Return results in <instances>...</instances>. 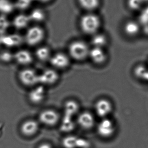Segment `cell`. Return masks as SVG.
<instances>
[{"mask_svg":"<svg viewBox=\"0 0 148 148\" xmlns=\"http://www.w3.org/2000/svg\"><path fill=\"white\" fill-rule=\"evenodd\" d=\"M101 25L100 17L93 12H88L80 18V27L83 32L86 34L94 35L96 34Z\"/></svg>","mask_w":148,"mask_h":148,"instance_id":"6da1fadb","label":"cell"},{"mask_svg":"<svg viewBox=\"0 0 148 148\" xmlns=\"http://www.w3.org/2000/svg\"><path fill=\"white\" fill-rule=\"evenodd\" d=\"M90 50L88 45L82 40L72 42L68 49L70 56L77 61H82L88 57Z\"/></svg>","mask_w":148,"mask_h":148,"instance_id":"7a4b0ae2","label":"cell"},{"mask_svg":"<svg viewBox=\"0 0 148 148\" xmlns=\"http://www.w3.org/2000/svg\"><path fill=\"white\" fill-rule=\"evenodd\" d=\"M45 36L44 29L40 26H32L29 28L25 36V40L30 46H34L42 42Z\"/></svg>","mask_w":148,"mask_h":148,"instance_id":"3957f363","label":"cell"},{"mask_svg":"<svg viewBox=\"0 0 148 148\" xmlns=\"http://www.w3.org/2000/svg\"><path fill=\"white\" fill-rule=\"evenodd\" d=\"M97 131L100 136L104 138H109L114 134L115 125L113 121L107 118H103L99 123Z\"/></svg>","mask_w":148,"mask_h":148,"instance_id":"277c9868","label":"cell"},{"mask_svg":"<svg viewBox=\"0 0 148 148\" xmlns=\"http://www.w3.org/2000/svg\"><path fill=\"white\" fill-rule=\"evenodd\" d=\"M20 82L26 86H33L38 84V74L32 69H24L19 74Z\"/></svg>","mask_w":148,"mask_h":148,"instance_id":"5b68a950","label":"cell"},{"mask_svg":"<svg viewBox=\"0 0 148 148\" xmlns=\"http://www.w3.org/2000/svg\"><path fill=\"white\" fill-rule=\"evenodd\" d=\"M59 119L60 117L58 113L52 109L44 110L39 115L40 121L46 126L55 125L58 123Z\"/></svg>","mask_w":148,"mask_h":148,"instance_id":"8992f818","label":"cell"},{"mask_svg":"<svg viewBox=\"0 0 148 148\" xmlns=\"http://www.w3.org/2000/svg\"><path fill=\"white\" fill-rule=\"evenodd\" d=\"M97 114L102 118H107L112 112L113 105L111 102L106 99H101L97 101L95 105Z\"/></svg>","mask_w":148,"mask_h":148,"instance_id":"52a82bcc","label":"cell"},{"mask_svg":"<svg viewBox=\"0 0 148 148\" xmlns=\"http://www.w3.org/2000/svg\"><path fill=\"white\" fill-rule=\"evenodd\" d=\"M59 79V75L56 70L47 69L38 74V84L42 86L52 85L55 84Z\"/></svg>","mask_w":148,"mask_h":148,"instance_id":"ba28073f","label":"cell"},{"mask_svg":"<svg viewBox=\"0 0 148 148\" xmlns=\"http://www.w3.org/2000/svg\"><path fill=\"white\" fill-rule=\"evenodd\" d=\"M23 38L22 36L17 34L0 36V45L11 48L17 47L22 44Z\"/></svg>","mask_w":148,"mask_h":148,"instance_id":"9c48e42d","label":"cell"},{"mask_svg":"<svg viewBox=\"0 0 148 148\" xmlns=\"http://www.w3.org/2000/svg\"><path fill=\"white\" fill-rule=\"evenodd\" d=\"M50 63L55 68L62 69L68 67L70 63V60L66 54L58 53L54 54L50 58Z\"/></svg>","mask_w":148,"mask_h":148,"instance_id":"30bf717a","label":"cell"},{"mask_svg":"<svg viewBox=\"0 0 148 148\" xmlns=\"http://www.w3.org/2000/svg\"><path fill=\"white\" fill-rule=\"evenodd\" d=\"M95 119L92 113L88 112H84L80 113L77 118V123L84 130H90L94 126Z\"/></svg>","mask_w":148,"mask_h":148,"instance_id":"8fae6325","label":"cell"},{"mask_svg":"<svg viewBox=\"0 0 148 148\" xmlns=\"http://www.w3.org/2000/svg\"><path fill=\"white\" fill-rule=\"evenodd\" d=\"M46 97V90L42 85L32 89L28 94V99L34 104L40 103L44 100Z\"/></svg>","mask_w":148,"mask_h":148,"instance_id":"7c38bea8","label":"cell"},{"mask_svg":"<svg viewBox=\"0 0 148 148\" xmlns=\"http://www.w3.org/2000/svg\"><path fill=\"white\" fill-rule=\"evenodd\" d=\"M39 127V124L36 121L27 120L22 123L21 132L25 136H33L38 132Z\"/></svg>","mask_w":148,"mask_h":148,"instance_id":"4fadbf2b","label":"cell"},{"mask_svg":"<svg viewBox=\"0 0 148 148\" xmlns=\"http://www.w3.org/2000/svg\"><path fill=\"white\" fill-rule=\"evenodd\" d=\"M88 143L82 138L75 136H68L64 138L62 144L65 148H83L86 147Z\"/></svg>","mask_w":148,"mask_h":148,"instance_id":"5bb4252c","label":"cell"},{"mask_svg":"<svg viewBox=\"0 0 148 148\" xmlns=\"http://www.w3.org/2000/svg\"><path fill=\"white\" fill-rule=\"evenodd\" d=\"M88 57L95 64L98 65L104 64L107 60V55L104 49L93 47L90 50Z\"/></svg>","mask_w":148,"mask_h":148,"instance_id":"9a60e30c","label":"cell"},{"mask_svg":"<svg viewBox=\"0 0 148 148\" xmlns=\"http://www.w3.org/2000/svg\"><path fill=\"white\" fill-rule=\"evenodd\" d=\"M140 31V25L138 22L130 20L125 23L124 32L128 36L134 38L138 36Z\"/></svg>","mask_w":148,"mask_h":148,"instance_id":"2e32d148","label":"cell"},{"mask_svg":"<svg viewBox=\"0 0 148 148\" xmlns=\"http://www.w3.org/2000/svg\"><path fill=\"white\" fill-rule=\"evenodd\" d=\"M13 57L18 64L22 65L30 64L33 60L32 55L27 50L19 51L14 54Z\"/></svg>","mask_w":148,"mask_h":148,"instance_id":"e0dca14e","label":"cell"},{"mask_svg":"<svg viewBox=\"0 0 148 148\" xmlns=\"http://www.w3.org/2000/svg\"><path fill=\"white\" fill-rule=\"evenodd\" d=\"M79 5L88 12H93L99 7L100 0H77Z\"/></svg>","mask_w":148,"mask_h":148,"instance_id":"ac0fdd59","label":"cell"},{"mask_svg":"<svg viewBox=\"0 0 148 148\" xmlns=\"http://www.w3.org/2000/svg\"><path fill=\"white\" fill-rule=\"evenodd\" d=\"M79 109L78 104L74 100L66 101L64 107V116L73 117Z\"/></svg>","mask_w":148,"mask_h":148,"instance_id":"d6986e66","label":"cell"},{"mask_svg":"<svg viewBox=\"0 0 148 148\" xmlns=\"http://www.w3.org/2000/svg\"><path fill=\"white\" fill-rule=\"evenodd\" d=\"M30 21L29 16L25 14H19L14 18L13 24L18 29H22L27 26Z\"/></svg>","mask_w":148,"mask_h":148,"instance_id":"ffe728a7","label":"cell"},{"mask_svg":"<svg viewBox=\"0 0 148 148\" xmlns=\"http://www.w3.org/2000/svg\"><path fill=\"white\" fill-rule=\"evenodd\" d=\"M108 42V39L105 34L96 33L93 35L92 43L94 47L103 49Z\"/></svg>","mask_w":148,"mask_h":148,"instance_id":"44dd1931","label":"cell"},{"mask_svg":"<svg viewBox=\"0 0 148 148\" xmlns=\"http://www.w3.org/2000/svg\"><path fill=\"white\" fill-rule=\"evenodd\" d=\"M75 125L73 117L64 116L61 124V130L64 132H70L74 128Z\"/></svg>","mask_w":148,"mask_h":148,"instance_id":"7402d4cb","label":"cell"},{"mask_svg":"<svg viewBox=\"0 0 148 148\" xmlns=\"http://www.w3.org/2000/svg\"><path fill=\"white\" fill-rule=\"evenodd\" d=\"M36 55L38 60L42 61H46L50 60L51 57L50 49L46 47H41L38 49L36 52Z\"/></svg>","mask_w":148,"mask_h":148,"instance_id":"603a6c76","label":"cell"},{"mask_svg":"<svg viewBox=\"0 0 148 148\" xmlns=\"http://www.w3.org/2000/svg\"><path fill=\"white\" fill-rule=\"evenodd\" d=\"M14 8V4L9 0H0V12L3 15L11 13Z\"/></svg>","mask_w":148,"mask_h":148,"instance_id":"cb8c5ba5","label":"cell"},{"mask_svg":"<svg viewBox=\"0 0 148 148\" xmlns=\"http://www.w3.org/2000/svg\"><path fill=\"white\" fill-rule=\"evenodd\" d=\"M28 16L30 21L36 22H42L45 18L44 12L40 9H36L33 10Z\"/></svg>","mask_w":148,"mask_h":148,"instance_id":"d4e9b609","label":"cell"},{"mask_svg":"<svg viewBox=\"0 0 148 148\" xmlns=\"http://www.w3.org/2000/svg\"><path fill=\"white\" fill-rule=\"evenodd\" d=\"M148 71V68L143 64H138L135 66L134 70V76L138 79L143 80V78Z\"/></svg>","mask_w":148,"mask_h":148,"instance_id":"484cf974","label":"cell"},{"mask_svg":"<svg viewBox=\"0 0 148 148\" xmlns=\"http://www.w3.org/2000/svg\"><path fill=\"white\" fill-rule=\"evenodd\" d=\"M10 26V22L5 15H0V36L3 35Z\"/></svg>","mask_w":148,"mask_h":148,"instance_id":"4316f807","label":"cell"},{"mask_svg":"<svg viewBox=\"0 0 148 148\" xmlns=\"http://www.w3.org/2000/svg\"><path fill=\"white\" fill-rule=\"evenodd\" d=\"M138 23L140 25H148V7L144 8L138 16Z\"/></svg>","mask_w":148,"mask_h":148,"instance_id":"83f0119b","label":"cell"},{"mask_svg":"<svg viewBox=\"0 0 148 148\" xmlns=\"http://www.w3.org/2000/svg\"><path fill=\"white\" fill-rule=\"evenodd\" d=\"M32 0H17L15 3L14 7L20 10H24L28 8Z\"/></svg>","mask_w":148,"mask_h":148,"instance_id":"f1b7e54d","label":"cell"},{"mask_svg":"<svg viewBox=\"0 0 148 148\" xmlns=\"http://www.w3.org/2000/svg\"><path fill=\"white\" fill-rule=\"evenodd\" d=\"M143 3L142 0H128V7L132 10L137 11L142 7Z\"/></svg>","mask_w":148,"mask_h":148,"instance_id":"f546056e","label":"cell"},{"mask_svg":"<svg viewBox=\"0 0 148 148\" xmlns=\"http://www.w3.org/2000/svg\"><path fill=\"white\" fill-rule=\"evenodd\" d=\"M14 58L10 52H4L0 54V59L4 62H9Z\"/></svg>","mask_w":148,"mask_h":148,"instance_id":"4dcf8cb0","label":"cell"},{"mask_svg":"<svg viewBox=\"0 0 148 148\" xmlns=\"http://www.w3.org/2000/svg\"><path fill=\"white\" fill-rule=\"evenodd\" d=\"M38 148H52V146H50V145L47 144H44L40 145L38 147Z\"/></svg>","mask_w":148,"mask_h":148,"instance_id":"1f68e13d","label":"cell"},{"mask_svg":"<svg viewBox=\"0 0 148 148\" xmlns=\"http://www.w3.org/2000/svg\"><path fill=\"white\" fill-rule=\"evenodd\" d=\"M34 1H37L38 2H42V3H48L51 1V0H34Z\"/></svg>","mask_w":148,"mask_h":148,"instance_id":"d6a6232c","label":"cell"},{"mask_svg":"<svg viewBox=\"0 0 148 148\" xmlns=\"http://www.w3.org/2000/svg\"><path fill=\"white\" fill-rule=\"evenodd\" d=\"M143 1V2H148V0H142Z\"/></svg>","mask_w":148,"mask_h":148,"instance_id":"836d02e7","label":"cell"}]
</instances>
